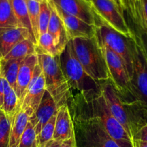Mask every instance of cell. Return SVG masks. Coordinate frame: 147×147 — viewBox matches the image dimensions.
I'll return each mask as SVG.
<instances>
[{"label":"cell","mask_w":147,"mask_h":147,"mask_svg":"<svg viewBox=\"0 0 147 147\" xmlns=\"http://www.w3.org/2000/svg\"><path fill=\"white\" fill-rule=\"evenodd\" d=\"M50 17V9L48 0L40 3V16H39V34H41L48 32Z\"/></svg>","instance_id":"4dcf8cb0"},{"label":"cell","mask_w":147,"mask_h":147,"mask_svg":"<svg viewBox=\"0 0 147 147\" xmlns=\"http://www.w3.org/2000/svg\"><path fill=\"white\" fill-rule=\"evenodd\" d=\"M132 58L131 83L133 94L137 101L147 108V63L135 33L132 39Z\"/></svg>","instance_id":"9c48e42d"},{"label":"cell","mask_w":147,"mask_h":147,"mask_svg":"<svg viewBox=\"0 0 147 147\" xmlns=\"http://www.w3.org/2000/svg\"><path fill=\"white\" fill-rule=\"evenodd\" d=\"M95 37L99 47H108L120 57L131 79L133 73L132 39L133 37L128 38L100 23L96 27Z\"/></svg>","instance_id":"52a82bcc"},{"label":"cell","mask_w":147,"mask_h":147,"mask_svg":"<svg viewBox=\"0 0 147 147\" xmlns=\"http://www.w3.org/2000/svg\"><path fill=\"white\" fill-rule=\"evenodd\" d=\"M112 1H114V2L116 4V5L119 7V9L121 10V11L124 12V11H125V8H124L123 4H122L121 0H112Z\"/></svg>","instance_id":"74e56055"},{"label":"cell","mask_w":147,"mask_h":147,"mask_svg":"<svg viewBox=\"0 0 147 147\" xmlns=\"http://www.w3.org/2000/svg\"><path fill=\"white\" fill-rule=\"evenodd\" d=\"M145 126H147V115H146V122H145Z\"/></svg>","instance_id":"60d3db41"},{"label":"cell","mask_w":147,"mask_h":147,"mask_svg":"<svg viewBox=\"0 0 147 147\" xmlns=\"http://www.w3.org/2000/svg\"><path fill=\"white\" fill-rule=\"evenodd\" d=\"M34 1H37V2H39V3H42V2H43V1H46V0H34Z\"/></svg>","instance_id":"ab89813d"},{"label":"cell","mask_w":147,"mask_h":147,"mask_svg":"<svg viewBox=\"0 0 147 147\" xmlns=\"http://www.w3.org/2000/svg\"><path fill=\"white\" fill-rule=\"evenodd\" d=\"M36 45L30 39H26L17 43L2 60L25 58L28 55L35 53Z\"/></svg>","instance_id":"603a6c76"},{"label":"cell","mask_w":147,"mask_h":147,"mask_svg":"<svg viewBox=\"0 0 147 147\" xmlns=\"http://www.w3.org/2000/svg\"><path fill=\"white\" fill-rule=\"evenodd\" d=\"M138 140L141 142H147V126H145L141 128L135 133L133 137V141Z\"/></svg>","instance_id":"836d02e7"},{"label":"cell","mask_w":147,"mask_h":147,"mask_svg":"<svg viewBox=\"0 0 147 147\" xmlns=\"http://www.w3.org/2000/svg\"><path fill=\"white\" fill-rule=\"evenodd\" d=\"M10 87H11V86H10L7 80L0 73V109L1 108L3 103H4V98L6 91Z\"/></svg>","instance_id":"d6a6232c"},{"label":"cell","mask_w":147,"mask_h":147,"mask_svg":"<svg viewBox=\"0 0 147 147\" xmlns=\"http://www.w3.org/2000/svg\"><path fill=\"white\" fill-rule=\"evenodd\" d=\"M20 108L19 98L15 91L12 87L7 90L4 96V103L0 109L5 113L6 116L12 120L14 114Z\"/></svg>","instance_id":"d4e9b609"},{"label":"cell","mask_w":147,"mask_h":147,"mask_svg":"<svg viewBox=\"0 0 147 147\" xmlns=\"http://www.w3.org/2000/svg\"><path fill=\"white\" fill-rule=\"evenodd\" d=\"M37 55L44 76L46 90L55 100L58 109L67 104L70 90L61 67L60 55L51 56L43 53H37Z\"/></svg>","instance_id":"277c9868"},{"label":"cell","mask_w":147,"mask_h":147,"mask_svg":"<svg viewBox=\"0 0 147 147\" xmlns=\"http://www.w3.org/2000/svg\"><path fill=\"white\" fill-rule=\"evenodd\" d=\"M67 105L73 120L76 147H120L83 102L69 98Z\"/></svg>","instance_id":"6da1fadb"},{"label":"cell","mask_w":147,"mask_h":147,"mask_svg":"<svg viewBox=\"0 0 147 147\" xmlns=\"http://www.w3.org/2000/svg\"><path fill=\"white\" fill-rule=\"evenodd\" d=\"M56 119V113L50 118V120L42 128L40 133L37 135L36 140L37 147H44L49 141L53 139Z\"/></svg>","instance_id":"83f0119b"},{"label":"cell","mask_w":147,"mask_h":147,"mask_svg":"<svg viewBox=\"0 0 147 147\" xmlns=\"http://www.w3.org/2000/svg\"><path fill=\"white\" fill-rule=\"evenodd\" d=\"M80 100L83 102L90 113L100 121L108 134L118 144V146L120 147H133L132 139L122 125L112 116L102 95L89 103Z\"/></svg>","instance_id":"8992f818"},{"label":"cell","mask_w":147,"mask_h":147,"mask_svg":"<svg viewBox=\"0 0 147 147\" xmlns=\"http://www.w3.org/2000/svg\"><path fill=\"white\" fill-rule=\"evenodd\" d=\"M46 90L44 76L42 68L37 63L33 76L20 102V108L30 116H33L40 105Z\"/></svg>","instance_id":"30bf717a"},{"label":"cell","mask_w":147,"mask_h":147,"mask_svg":"<svg viewBox=\"0 0 147 147\" xmlns=\"http://www.w3.org/2000/svg\"><path fill=\"white\" fill-rule=\"evenodd\" d=\"M24 59L20 58L0 60V73L5 78L10 86L14 90L16 88V83H17L19 70H20L22 62Z\"/></svg>","instance_id":"44dd1931"},{"label":"cell","mask_w":147,"mask_h":147,"mask_svg":"<svg viewBox=\"0 0 147 147\" xmlns=\"http://www.w3.org/2000/svg\"><path fill=\"white\" fill-rule=\"evenodd\" d=\"M90 5L95 14L98 24L110 27L128 38L134 37V32L129 27L123 12L112 0H90Z\"/></svg>","instance_id":"ba28073f"},{"label":"cell","mask_w":147,"mask_h":147,"mask_svg":"<svg viewBox=\"0 0 147 147\" xmlns=\"http://www.w3.org/2000/svg\"><path fill=\"white\" fill-rule=\"evenodd\" d=\"M62 142H61V141L56 140V139H53L49 141L44 147H61V146Z\"/></svg>","instance_id":"d590c367"},{"label":"cell","mask_w":147,"mask_h":147,"mask_svg":"<svg viewBox=\"0 0 147 147\" xmlns=\"http://www.w3.org/2000/svg\"><path fill=\"white\" fill-rule=\"evenodd\" d=\"M53 6L56 12L63 22L69 40H71L76 37L92 38L95 37L96 26L87 24L83 20L65 12L54 3Z\"/></svg>","instance_id":"7c38bea8"},{"label":"cell","mask_w":147,"mask_h":147,"mask_svg":"<svg viewBox=\"0 0 147 147\" xmlns=\"http://www.w3.org/2000/svg\"><path fill=\"white\" fill-rule=\"evenodd\" d=\"M65 12L83 20L91 25L97 26L95 14L90 4L85 0H52Z\"/></svg>","instance_id":"4fadbf2b"},{"label":"cell","mask_w":147,"mask_h":147,"mask_svg":"<svg viewBox=\"0 0 147 147\" xmlns=\"http://www.w3.org/2000/svg\"><path fill=\"white\" fill-rule=\"evenodd\" d=\"M61 147H76V140H75V136L71 137V139L65 140L62 142L61 146Z\"/></svg>","instance_id":"e575fe53"},{"label":"cell","mask_w":147,"mask_h":147,"mask_svg":"<svg viewBox=\"0 0 147 147\" xmlns=\"http://www.w3.org/2000/svg\"><path fill=\"white\" fill-rule=\"evenodd\" d=\"M10 2L20 27L27 29L33 37V31H32L30 20H29L27 3L25 0H10Z\"/></svg>","instance_id":"cb8c5ba5"},{"label":"cell","mask_w":147,"mask_h":147,"mask_svg":"<svg viewBox=\"0 0 147 147\" xmlns=\"http://www.w3.org/2000/svg\"><path fill=\"white\" fill-rule=\"evenodd\" d=\"M71 40L75 56L85 71L99 83L108 80L106 62L96 37H76Z\"/></svg>","instance_id":"3957f363"},{"label":"cell","mask_w":147,"mask_h":147,"mask_svg":"<svg viewBox=\"0 0 147 147\" xmlns=\"http://www.w3.org/2000/svg\"><path fill=\"white\" fill-rule=\"evenodd\" d=\"M35 53H43L51 56H59L53 37L48 32L41 34L37 42Z\"/></svg>","instance_id":"4316f807"},{"label":"cell","mask_w":147,"mask_h":147,"mask_svg":"<svg viewBox=\"0 0 147 147\" xmlns=\"http://www.w3.org/2000/svg\"><path fill=\"white\" fill-rule=\"evenodd\" d=\"M100 85L102 87V95L110 111L115 119L122 125L124 129L132 139L128 114L124 104L121 101L118 93L108 80L100 82Z\"/></svg>","instance_id":"8fae6325"},{"label":"cell","mask_w":147,"mask_h":147,"mask_svg":"<svg viewBox=\"0 0 147 147\" xmlns=\"http://www.w3.org/2000/svg\"><path fill=\"white\" fill-rule=\"evenodd\" d=\"M26 39H30L36 45L31 33L24 27L8 29L0 32V60L4 59L17 43Z\"/></svg>","instance_id":"2e32d148"},{"label":"cell","mask_w":147,"mask_h":147,"mask_svg":"<svg viewBox=\"0 0 147 147\" xmlns=\"http://www.w3.org/2000/svg\"><path fill=\"white\" fill-rule=\"evenodd\" d=\"M121 1H122V4H123L125 10H126V1H127V0H121Z\"/></svg>","instance_id":"f35d334b"},{"label":"cell","mask_w":147,"mask_h":147,"mask_svg":"<svg viewBox=\"0 0 147 147\" xmlns=\"http://www.w3.org/2000/svg\"><path fill=\"white\" fill-rule=\"evenodd\" d=\"M58 107L50 93L46 90L38 108L34 114L30 117L29 121L34 126L36 135L46 124L50 118L57 113Z\"/></svg>","instance_id":"5bb4252c"},{"label":"cell","mask_w":147,"mask_h":147,"mask_svg":"<svg viewBox=\"0 0 147 147\" xmlns=\"http://www.w3.org/2000/svg\"><path fill=\"white\" fill-rule=\"evenodd\" d=\"M12 120L0 109V147H10Z\"/></svg>","instance_id":"f1b7e54d"},{"label":"cell","mask_w":147,"mask_h":147,"mask_svg":"<svg viewBox=\"0 0 147 147\" xmlns=\"http://www.w3.org/2000/svg\"><path fill=\"white\" fill-rule=\"evenodd\" d=\"M133 31L147 63V34L140 33L138 32L135 31V30H133Z\"/></svg>","instance_id":"1f68e13d"},{"label":"cell","mask_w":147,"mask_h":147,"mask_svg":"<svg viewBox=\"0 0 147 147\" xmlns=\"http://www.w3.org/2000/svg\"><path fill=\"white\" fill-rule=\"evenodd\" d=\"M85 1H87V2H90V0H85ZM89 4H90V3H89Z\"/></svg>","instance_id":"b9f144b4"},{"label":"cell","mask_w":147,"mask_h":147,"mask_svg":"<svg viewBox=\"0 0 147 147\" xmlns=\"http://www.w3.org/2000/svg\"><path fill=\"white\" fill-rule=\"evenodd\" d=\"M17 27H21L14 15L10 0H0V32Z\"/></svg>","instance_id":"7402d4cb"},{"label":"cell","mask_w":147,"mask_h":147,"mask_svg":"<svg viewBox=\"0 0 147 147\" xmlns=\"http://www.w3.org/2000/svg\"><path fill=\"white\" fill-rule=\"evenodd\" d=\"M133 147H147V142L133 140Z\"/></svg>","instance_id":"8d00e7d4"},{"label":"cell","mask_w":147,"mask_h":147,"mask_svg":"<svg viewBox=\"0 0 147 147\" xmlns=\"http://www.w3.org/2000/svg\"><path fill=\"white\" fill-rule=\"evenodd\" d=\"M30 120V116L21 108L14 114L12 120L10 147H18L20 139Z\"/></svg>","instance_id":"ffe728a7"},{"label":"cell","mask_w":147,"mask_h":147,"mask_svg":"<svg viewBox=\"0 0 147 147\" xmlns=\"http://www.w3.org/2000/svg\"><path fill=\"white\" fill-rule=\"evenodd\" d=\"M60 63L70 90L69 98H78L89 103L102 96L100 83L92 78L78 61L71 40L60 55Z\"/></svg>","instance_id":"7a4b0ae2"},{"label":"cell","mask_w":147,"mask_h":147,"mask_svg":"<svg viewBox=\"0 0 147 147\" xmlns=\"http://www.w3.org/2000/svg\"><path fill=\"white\" fill-rule=\"evenodd\" d=\"M125 11L135 25V31L147 34V0H127Z\"/></svg>","instance_id":"d6986e66"},{"label":"cell","mask_w":147,"mask_h":147,"mask_svg":"<svg viewBox=\"0 0 147 147\" xmlns=\"http://www.w3.org/2000/svg\"><path fill=\"white\" fill-rule=\"evenodd\" d=\"M36 137L37 135L34 126L29 121L22 135L18 147H37Z\"/></svg>","instance_id":"f546056e"},{"label":"cell","mask_w":147,"mask_h":147,"mask_svg":"<svg viewBox=\"0 0 147 147\" xmlns=\"http://www.w3.org/2000/svg\"><path fill=\"white\" fill-rule=\"evenodd\" d=\"M28 10L29 20H30V25H31L32 31H33V37L35 40L37 42L40 37L39 34V16H40V3L34 0H25Z\"/></svg>","instance_id":"484cf974"},{"label":"cell","mask_w":147,"mask_h":147,"mask_svg":"<svg viewBox=\"0 0 147 147\" xmlns=\"http://www.w3.org/2000/svg\"><path fill=\"white\" fill-rule=\"evenodd\" d=\"M99 47L102 49L106 62L108 80L112 85L121 101L123 103L136 102L131 86V79L122 60L108 47Z\"/></svg>","instance_id":"5b68a950"},{"label":"cell","mask_w":147,"mask_h":147,"mask_svg":"<svg viewBox=\"0 0 147 147\" xmlns=\"http://www.w3.org/2000/svg\"><path fill=\"white\" fill-rule=\"evenodd\" d=\"M75 136L73 120L69 106L64 104L58 109L53 139L63 142Z\"/></svg>","instance_id":"e0dca14e"},{"label":"cell","mask_w":147,"mask_h":147,"mask_svg":"<svg viewBox=\"0 0 147 147\" xmlns=\"http://www.w3.org/2000/svg\"><path fill=\"white\" fill-rule=\"evenodd\" d=\"M38 63V59L36 53L26 57L22 62L18 72L16 83L15 93L19 98V103L28 86L33 76L35 68Z\"/></svg>","instance_id":"ac0fdd59"},{"label":"cell","mask_w":147,"mask_h":147,"mask_svg":"<svg viewBox=\"0 0 147 147\" xmlns=\"http://www.w3.org/2000/svg\"><path fill=\"white\" fill-rule=\"evenodd\" d=\"M48 2L50 9V17L47 32L53 37L56 48L61 55L66 48L70 40L68 37L61 19L55 9L53 1L51 0H48Z\"/></svg>","instance_id":"9a60e30c"}]
</instances>
